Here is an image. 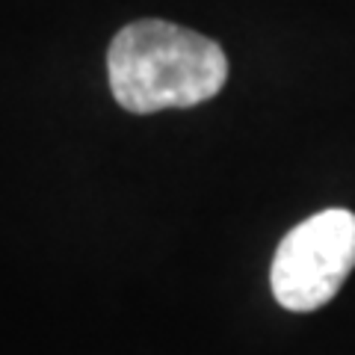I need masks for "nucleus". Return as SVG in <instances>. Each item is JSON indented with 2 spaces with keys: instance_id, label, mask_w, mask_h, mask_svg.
I'll return each mask as SVG.
<instances>
[{
  "instance_id": "f257e3e1",
  "label": "nucleus",
  "mask_w": 355,
  "mask_h": 355,
  "mask_svg": "<svg viewBox=\"0 0 355 355\" xmlns=\"http://www.w3.org/2000/svg\"><path fill=\"white\" fill-rule=\"evenodd\" d=\"M107 74L119 107L148 116L216 98L228 80V57L202 33L142 18L116 33L107 51Z\"/></svg>"
},
{
  "instance_id": "f03ea898",
  "label": "nucleus",
  "mask_w": 355,
  "mask_h": 355,
  "mask_svg": "<svg viewBox=\"0 0 355 355\" xmlns=\"http://www.w3.org/2000/svg\"><path fill=\"white\" fill-rule=\"evenodd\" d=\"M355 270V214L329 207L299 222L279 243L270 270L272 296L287 311H317Z\"/></svg>"
}]
</instances>
